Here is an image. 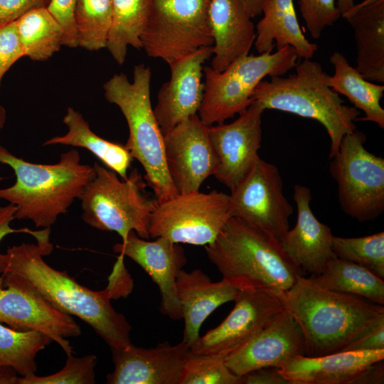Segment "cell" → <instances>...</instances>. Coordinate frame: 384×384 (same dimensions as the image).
<instances>
[{
	"instance_id": "5b68a950",
	"label": "cell",
	"mask_w": 384,
	"mask_h": 384,
	"mask_svg": "<svg viewBox=\"0 0 384 384\" xmlns=\"http://www.w3.org/2000/svg\"><path fill=\"white\" fill-rule=\"evenodd\" d=\"M287 77H270L255 87L252 102L265 110H277L315 119L326 129L330 139L329 159L338 152L344 135L355 131L361 114L348 106L328 85L329 75L321 65L304 59Z\"/></svg>"
},
{
	"instance_id": "8fae6325",
	"label": "cell",
	"mask_w": 384,
	"mask_h": 384,
	"mask_svg": "<svg viewBox=\"0 0 384 384\" xmlns=\"http://www.w3.org/2000/svg\"><path fill=\"white\" fill-rule=\"evenodd\" d=\"M230 217L229 196L225 193H179L158 203L151 215L149 236L206 246L216 239Z\"/></svg>"
},
{
	"instance_id": "4fadbf2b",
	"label": "cell",
	"mask_w": 384,
	"mask_h": 384,
	"mask_svg": "<svg viewBox=\"0 0 384 384\" xmlns=\"http://www.w3.org/2000/svg\"><path fill=\"white\" fill-rule=\"evenodd\" d=\"M231 217L240 219L279 240L289 229L293 207L283 194L278 169L260 157L230 190Z\"/></svg>"
},
{
	"instance_id": "83f0119b",
	"label": "cell",
	"mask_w": 384,
	"mask_h": 384,
	"mask_svg": "<svg viewBox=\"0 0 384 384\" xmlns=\"http://www.w3.org/2000/svg\"><path fill=\"white\" fill-rule=\"evenodd\" d=\"M63 122L68 128V132L48 139L43 146L61 144L85 148L122 178L127 176L133 158L124 146L97 135L82 115L73 107L68 108Z\"/></svg>"
},
{
	"instance_id": "ee69618b",
	"label": "cell",
	"mask_w": 384,
	"mask_h": 384,
	"mask_svg": "<svg viewBox=\"0 0 384 384\" xmlns=\"http://www.w3.org/2000/svg\"><path fill=\"white\" fill-rule=\"evenodd\" d=\"M383 361L374 363L365 374L356 381L355 384H383L384 383Z\"/></svg>"
},
{
	"instance_id": "3957f363",
	"label": "cell",
	"mask_w": 384,
	"mask_h": 384,
	"mask_svg": "<svg viewBox=\"0 0 384 384\" xmlns=\"http://www.w3.org/2000/svg\"><path fill=\"white\" fill-rule=\"evenodd\" d=\"M0 164L16 175L14 185L0 188V200L16 207V219L30 220L43 228L67 213L95 175L93 166L80 163L75 149L63 153L56 164H41L17 157L0 145Z\"/></svg>"
},
{
	"instance_id": "4316f807",
	"label": "cell",
	"mask_w": 384,
	"mask_h": 384,
	"mask_svg": "<svg viewBox=\"0 0 384 384\" xmlns=\"http://www.w3.org/2000/svg\"><path fill=\"white\" fill-rule=\"evenodd\" d=\"M329 61L334 68V73L328 78L329 86L346 97L354 107L365 113L358 121L372 122L383 129L384 110L380 101L383 96L384 86L364 78L341 53L334 52Z\"/></svg>"
},
{
	"instance_id": "74e56055",
	"label": "cell",
	"mask_w": 384,
	"mask_h": 384,
	"mask_svg": "<svg viewBox=\"0 0 384 384\" xmlns=\"http://www.w3.org/2000/svg\"><path fill=\"white\" fill-rule=\"evenodd\" d=\"M77 0H50L46 7L63 32V45L69 48L79 46V37L75 12Z\"/></svg>"
},
{
	"instance_id": "d4e9b609",
	"label": "cell",
	"mask_w": 384,
	"mask_h": 384,
	"mask_svg": "<svg viewBox=\"0 0 384 384\" xmlns=\"http://www.w3.org/2000/svg\"><path fill=\"white\" fill-rule=\"evenodd\" d=\"M341 17L353 30L356 66L366 80L384 82V0L360 3Z\"/></svg>"
},
{
	"instance_id": "52a82bcc",
	"label": "cell",
	"mask_w": 384,
	"mask_h": 384,
	"mask_svg": "<svg viewBox=\"0 0 384 384\" xmlns=\"http://www.w3.org/2000/svg\"><path fill=\"white\" fill-rule=\"evenodd\" d=\"M94 178L80 197L82 219L90 226L118 233L122 240L130 231L150 238L151 215L158 204L145 193L146 183L137 169L119 179L113 170L95 162Z\"/></svg>"
},
{
	"instance_id": "8992f818",
	"label": "cell",
	"mask_w": 384,
	"mask_h": 384,
	"mask_svg": "<svg viewBox=\"0 0 384 384\" xmlns=\"http://www.w3.org/2000/svg\"><path fill=\"white\" fill-rule=\"evenodd\" d=\"M151 80L150 68L139 64L134 68L132 82L124 73L115 74L103 88L106 100L116 105L126 119L129 137L124 146L142 166L146 184L161 203L179 193L168 173L164 134L151 104Z\"/></svg>"
},
{
	"instance_id": "d590c367",
	"label": "cell",
	"mask_w": 384,
	"mask_h": 384,
	"mask_svg": "<svg viewBox=\"0 0 384 384\" xmlns=\"http://www.w3.org/2000/svg\"><path fill=\"white\" fill-rule=\"evenodd\" d=\"M64 367L55 373L38 376L36 373L19 376L17 384H94L97 357L68 356Z\"/></svg>"
},
{
	"instance_id": "d6986e66",
	"label": "cell",
	"mask_w": 384,
	"mask_h": 384,
	"mask_svg": "<svg viewBox=\"0 0 384 384\" xmlns=\"http://www.w3.org/2000/svg\"><path fill=\"white\" fill-rule=\"evenodd\" d=\"M306 356V345L298 323L286 309L247 343L225 358L235 375L262 367L280 368L289 359Z\"/></svg>"
},
{
	"instance_id": "44dd1931",
	"label": "cell",
	"mask_w": 384,
	"mask_h": 384,
	"mask_svg": "<svg viewBox=\"0 0 384 384\" xmlns=\"http://www.w3.org/2000/svg\"><path fill=\"white\" fill-rule=\"evenodd\" d=\"M310 189L303 185L294 186V200L297 208L294 227L279 240L283 250L294 265L304 273L317 275L336 257L332 248L330 228L321 223L310 208Z\"/></svg>"
},
{
	"instance_id": "f35d334b",
	"label": "cell",
	"mask_w": 384,
	"mask_h": 384,
	"mask_svg": "<svg viewBox=\"0 0 384 384\" xmlns=\"http://www.w3.org/2000/svg\"><path fill=\"white\" fill-rule=\"evenodd\" d=\"M23 56L16 22L0 26V87L4 74Z\"/></svg>"
},
{
	"instance_id": "9c48e42d",
	"label": "cell",
	"mask_w": 384,
	"mask_h": 384,
	"mask_svg": "<svg viewBox=\"0 0 384 384\" xmlns=\"http://www.w3.org/2000/svg\"><path fill=\"white\" fill-rule=\"evenodd\" d=\"M366 139L357 129L344 135L329 164L342 210L360 222L384 211V159L365 148Z\"/></svg>"
},
{
	"instance_id": "ac0fdd59",
	"label": "cell",
	"mask_w": 384,
	"mask_h": 384,
	"mask_svg": "<svg viewBox=\"0 0 384 384\" xmlns=\"http://www.w3.org/2000/svg\"><path fill=\"white\" fill-rule=\"evenodd\" d=\"M113 250L137 263L156 284L161 293L160 311L172 320L182 319L176 296L178 274L187 262L184 249L169 240L158 237L148 241L130 231Z\"/></svg>"
},
{
	"instance_id": "b9f144b4",
	"label": "cell",
	"mask_w": 384,
	"mask_h": 384,
	"mask_svg": "<svg viewBox=\"0 0 384 384\" xmlns=\"http://www.w3.org/2000/svg\"><path fill=\"white\" fill-rule=\"evenodd\" d=\"M240 384H290L279 368L267 366L251 370L240 376Z\"/></svg>"
},
{
	"instance_id": "7bdbcfd3",
	"label": "cell",
	"mask_w": 384,
	"mask_h": 384,
	"mask_svg": "<svg viewBox=\"0 0 384 384\" xmlns=\"http://www.w3.org/2000/svg\"><path fill=\"white\" fill-rule=\"evenodd\" d=\"M16 207L12 204L0 206V242L8 235L15 233H23L31 235L37 239L43 230H31L28 228L14 229L11 227V223L16 219ZM4 287L3 277L0 276V288Z\"/></svg>"
},
{
	"instance_id": "ba28073f",
	"label": "cell",
	"mask_w": 384,
	"mask_h": 384,
	"mask_svg": "<svg viewBox=\"0 0 384 384\" xmlns=\"http://www.w3.org/2000/svg\"><path fill=\"white\" fill-rule=\"evenodd\" d=\"M295 50L285 46L274 53L243 55L221 72L203 66V97L198 112L208 126L223 123L252 102L256 86L267 76L284 75L297 64Z\"/></svg>"
},
{
	"instance_id": "ab89813d",
	"label": "cell",
	"mask_w": 384,
	"mask_h": 384,
	"mask_svg": "<svg viewBox=\"0 0 384 384\" xmlns=\"http://www.w3.org/2000/svg\"><path fill=\"white\" fill-rule=\"evenodd\" d=\"M50 0H0V26L16 21L26 13L47 7Z\"/></svg>"
},
{
	"instance_id": "2e32d148",
	"label": "cell",
	"mask_w": 384,
	"mask_h": 384,
	"mask_svg": "<svg viewBox=\"0 0 384 384\" xmlns=\"http://www.w3.org/2000/svg\"><path fill=\"white\" fill-rule=\"evenodd\" d=\"M264 111L260 104L252 102L233 122L208 126V136L218 160L213 176L230 190L260 157Z\"/></svg>"
},
{
	"instance_id": "1f68e13d",
	"label": "cell",
	"mask_w": 384,
	"mask_h": 384,
	"mask_svg": "<svg viewBox=\"0 0 384 384\" xmlns=\"http://www.w3.org/2000/svg\"><path fill=\"white\" fill-rule=\"evenodd\" d=\"M51 341L38 331L15 330L0 323V366L11 367L21 377L34 374L37 353Z\"/></svg>"
},
{
	"instance_id": "f1b7e54d",
	"label": "cell",
	"mask_w": 384,
	"mask_h": 384,
	"mask_svg": "<svg viewBox=\"0 0 384 384\" xmlns=\"http://www.w3.org/2000/svg\"><path fill=\"white\" fill-rule=\"evenodd\" d=\"M153 0H112V16L106 48L123 65L127 47L142 49L141 37L148 23Z\"/></svg>"
},
{
	"instance_id": "e575fe53",
	"label": "cell",
	"mask_w": 384,
	"mask_h": 384,
	"mask_svg": "<svg viewBox=\"0 0 384 384\" xmlns=\"http://www.w3.org/2000/svg\"><path fill=\"white\" fill-rule=\"evenodd\" d=\"M178 384H240V377L228 369L225 359L191 353L183 367Z\"/></svg>"
},
{
	"instance_id": "60d3db41",
	"label": "cell",
	"mask_w": 384,
	"mask_h": 384,
	"mask_svg": "<svg viewBox=\"0 0 384 384\" xmlns=\"http://www.w3.org/2000/svg\"><path fill=\"white\" fill-rule=\"evenodd\" d=\"M383 348H384V317L349 343L343 351Z\"/></svg>"
},
{
	"instance_id": "30bf717a",
	"label": "cell",
	"mask_w": 384,
	"mask_h": 384,
	"mask_svg": "<svg viewBox=\"0 0 384 384\" xmlns=\"http://www.w3.org/2000/svg\"><path fill=\"white\" fill-rule=\"evenodd\" d=\"M210 0H153L142 49L166 63L213 44L208 23Z\"/></svg>"
},
{
	"instance_id": "f6af8a7d",
	"label": "cell",
	"mask_w": 384,
	"mask_h": 384,
	"mask_svg": "<svg viewBox=\"0 0 384 384\" xmlns=\"http://www.w3.org/2000/svg\"><path fill=\"white\" fill-rule=\"evenodd\" d=\"M17 372L9 366H0V384H17Z\"/></svg>"
},
{
	"instance_id": "d6a6232c",
	"label": "cell",
	"mask_w": 384,
	"mask_h": 384,
	"mask_svg": "<svg viewBox=\"0 0 384 384\" xmlns=\"http://www.w3.org/2000/svg\"><path fill=\"white\" fill-rule=\"evenodd\" d=\"M112 16V0H77L75 18L79 46L88 50L106 48Z\"/></svg>"
},
{
	"instance_id": "7a4b0ae2",
	"label": "cell",
	"mask_w": 384,
	"mask_h": 384,
	"mask_svg": "<svg viewBox=\"0 0 384 384\" xmlns=\"http://www.w3.org/2000/svg\"><path fill=\"white\" fill-rule=\"evenodd\" d=\"M284 294L286 308L302 331L309 357L343 351L384 317L383 305L320 287L301 275Z\"/></svg>"
},
{
	"instance_id": "277c9868",
	"label": "cell",
	"mask_w": 384,
	"mask_h": 384,
	"mask_svg": "<svg viewBox=\"0 0 384 384\" xmlns=\"http://www.w3.org/2000/svg\"><path fill=\"white\" fill-rule=\"evenodd\" d=\"M205 248L222 279L238 290L287 291L297 276H304L278 239L235 217L228 220L216 239Z\"/></svg>"
},
{
	"instance_id": "9a60e30c",
	"label": "cell",
	"mask_w": 384,
	"mask_h": 384,
	"mask_svg": "<svg viewBox=\"0 0 384 384\" xmlns=\"http://www.w3.org/2000/svg\"><path fill=\"white\" fill-rule=\"evenodd\" d=\"M164 146L168 173L178 193L198 191L217 169L218 160L208 136V126L198 114L164 134Z\"/></svg>"
},
{
	"instance_id": "836d02e7",
	"label": "cell",
	"mask_w": 384,
	"mask_h": 384,
	"mask_svg": "<svg viewBox=\"0 0 384 384\" xmlns=\"http://www.w3.org/2000/svg\"><path fill=\"white\" fill-rule=\"evenodd\" d=\"M335 255L364 267L384 278V232L359 238L333 237Z\"/></svg>"
},
{
	"instance_id": "f546056e",
	"label": "cell",
	"mask_w": 384,
	"mask_h": 384,
	"mask_svg": "<svg viewBox=\"0 0 384 384\" xmlns=\"http://www.w3.org/2000/svg\"><path fill=\"white\" fill-rule=\"evenodd\" d=\"M308 279L326 289L354 294L384 304L383 279L368 269L346 260L334 258L321 273L311 275Z\"/></svg>"
},
{
	"instance_id": "4dcf8cb0",
	"label": "cell",
	"mask_w": 384,
	"mask_h": 384,
	"mask_svg": "<svg viewBox=\"0 0 384 384\" xmlns=\"http://www.w3.org/2000/svg\"><path fill=\"white\" fill-rule=\"evenodd\" d=\"M15 22L24 56L33 60L48 59L63 45L62 28L46 7L33 9Z\"/></svg>"
},
{
	"instance_id": "8d00e7d4",
	"label": "cell",
	"mask_w": 384,
	"mask_h": 384,
	"mask_svg": "<svg viewBox=\"0 0 384 384\" xmlns=\"http://www.w3.org/2000/svg\"><path fill=\"white\" fill-rule=\"evenodd\" d=\"M298 4L306 27L315 39L341 17L336 0H299Z\"/></svg>"
},
{
	"instance_id": "e0dca14e",
	"label": "cell",
	"mask_w": 384,
	"mask_h": 384,
	"mask_svg": "<svg viewBox=\"0 0 384 384\" xmlns=\"http://www.w3.org/2000/svg\"><path fill=\"white\" fill-rule=\"evenodd\" d=\"M213 46L201 48L169 63L171 78L157 94L153 111L163 134L198 114L204 92L203 69Z\"/></svg>"
},
{
	"instance_id": "7dc6e473",
	"label": "cell",
	"mask_w": 384,
	"mask_h": 384,
	"mask_svg": "<svg viewBox=\"0 0 384 384\" xmlns=\"http://www.w3.org/2000/svg\"><path fill=\"white\" fill-rule=\"evenodd\" d=\"M336 5L342 16L355 6V3L354 0H337Z\"/></svg>"
},
{
	"instance_id": "484cf974",
	"label": "cell",
	"mask_w": 384,
	"mask_h": 384,
	"mask_svg": "<svg viewBox=\"0 0 384 384\" xmlns=\"http://www.w3.org/2000/svg\"><path fill=\"white\" fill-rule=\"evenodd\" d=\"M262 14L263 17L255 27L254 43L259 54L272 52L276 45L277 50L287 46L292 47L300 58L313 57L318 47L305 38L293 0H265Z\"/></svg>"
},
{
	"instance_id": "7c38bea8",
	"label": "cell",
	"mask_w": 384,
	"mask_h": 384,
	"mask_svg": "<svg viewBox=\"0 0 384 384\" xmlns=\"http://www.w3.org/2000/svg\"><path fill=\"white\" fill-rule=\"evenodd\" d=\"M284 292L272 289L239 290L228 316L199 337L191 347V353L225 359L286 309Z\"/></svg>"
},
{
	"instance_id": "7402d4cb",
	"label": "cell",
	"mask_w": 384,
	"mask_h": 384,
	"mask_svg": "<svg viewBox=\"0 0 384 384\" xmlns=\"http://www.w3.org/2000/svg\"><path fill=\"white\" fill-rule=\"evenodd\" d=\"M384 348L346 351L316 357L299 355L279 368L290 384H355L375 363Z\"/></svg>"
},
{
	"instance_id": "5bb4252c",
	"label": "cell",
	"mask_w": 384,
	"mask_h": 384,
	"mask_svg": "<svg viewBox=\"0 0 384 384\" xmlns=\"http://www.w3.org/2000/svg\"><path fill=\"white\" fill-rule=\"evenodd\" d=\"M0 288V323L18 331H38L73 354L68 337H77L81 329L73 317L55 308L26 279L8 273Z\"/></svg>"
},
{
	"instance_id": "603a6c76",
	"label": "cell",
	"mask_w": 384,
	"mask_h": 384,
	"mask_svg": "<svg viewBox=\"0 0 384 384\" xmlns=\"http://www.w3.org/2000/svg\"><path fill=\"white\" fill-rule=\"evenodd\" d=\"M208 18L213 41L210 67L221 72L249 54L255 26L240 0H210Z\"/></svg>"
},
{
	"instance_id": "6da1fadb",
	"label": "cell",
	"mask_w": 384,
	"mask_h": 384,
	"mask_svg": "<svg viewBox=\"0 0 384 384\" xmlns=\"http://www.w3.org/2000/svg\"><path fill=\"white\" fill-rule=\"evenodd\" d=\"M48 231L36 243L23 242L0 253V273H12L28 281L55 308L89 324L111 349L132 343V327L125 316L112 307L111 287L94 291L79 284L66 271L48 265L43 256L53 250Z\"/></svg>"
},
{
	"instance_id": "c3c4849f",
	"label": "cell",
	"mask_w": 384,
	"mask_h": 384,
	"mask_svg": "<svg viewBox=\"0 0 384 384\" xmlns=\"http://www.w3.org/2000/svg\"><path fill=\"white\" fill-rule=\"evenodd\" d=\"M6 121V110L0 105V129H1L4 125Z\"/></svg>"
},
{
	"instance_id": "ffe728a7",
	"label": "cell",
	"mask_w": 384,
	"mask_h": 384,
	"mask_svg": "<svg viewBox=\"0 0 384 384\" xmlns=\"http://www.w3.org/2000/svg\"><path fill=\"white\" fill-rule=\"evenodd\" d=\"M111 351L114 369L107 375V384H178L183 367L191 355V347L183 341L149 348L131 343Z\"/></svg>"
},
{
	"instance_id": "cb8c5ba5",
	"label": "cell",
	"mask_w": 384,
	"mask_h": 384,
	"mask_svg": "<svg viewBox=\"0 0 384 384\" xmlns=\"http://www.w3.org/2000/svg\"><path fill=\"white\" fill-rule=\"evenodd\" d=\"M176 291L184 321L182 341L191 347L199 338L205 320L222 304L234 301L239 290L223 279L213 282L201 270L196 269L179 272Z\"/></svg>"
},
{
	"instance_id": "bcb514c9",
	"label": "cell",
	"mask_w": 384,
	"mask_h": 384,
	"mask_svg": "<svg viewBox=\"0 0 384 384\" xmlns=\"http://www.w3.org/2000/svg\"><path fill=\"white\" fill-rule=\"evenodd\" d=\"M251 18L262 14L265 0H240Z\"/></svg>"
}]
</instances>
